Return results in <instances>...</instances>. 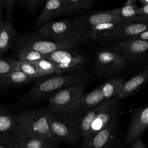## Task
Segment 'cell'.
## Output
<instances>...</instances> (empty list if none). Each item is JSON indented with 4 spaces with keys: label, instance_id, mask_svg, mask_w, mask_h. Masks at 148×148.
<instances>
[{
    "label": "cell",
    "instance_id": "cell-19",
    "mask_svg": "<svg viewBox=\"0 0 148 148\" xmlns=\"http://www.w3.org/2000/svg\"><path fill=\"white\" fill-rule=\"evenodd\" d=\"M118 102L101 112L94 121L91 128L90 134L87 138L101 130L106 125H108L110 123L115 120Z\"/></svg>",
    "mask_w": 148,
    "mask_h": 148
},
{
    "label": "cell",
    "instance_id": "cell-5",
    "mask_svg": "<svg viewBox=\"0 0 148 148\" xmlns=\"http://www.w3.org/2000/svg\"><path fill=\"white\" fill-rule=\"evenodd\" d=\"M46 57L54 65L55 73L57 75L78 72L86 62L85 56L75 49L56 51L46 55Z\"/></svg>",
    "mask_w": 148,
    "mask_h": 148
},
{
    "label": "cell",
    "instance_id": "cell-32",
    "mask_svg": "<svg viewBox=\"0 0 148 148\" xmlns=\"http://www.w3.org/2000/svg\"><path fill=\"white\" fill-rule=\"evenodd\" d=\"M0 148H11L8 134L0 135Z\"/></svg>",
    "mask_w": 148,
    "mask_h": 148
},
{
    "label": "cell",
    "instance_id": "cell-15",
    "mask_svg": "<svg viewBox=\"0 0 148 148\" xmlns=\"http://www.w3.org/2000/svg\"><path fill=\"white\" fill-rule=\"evenodd\" d=\"M66 0H49L38 16L35 26L44 25L60 16L65 14L66 9Z\"/></svg>",
    "mask_w": 148,
    "mask_h": 148
},
{
    "label": "cell",
    "instance_id": "cell-31",
    "mask_svg": "<svg viewBox=\"0 0 148 148\" xmlns=\"http://www.w3.org/2000/svg\"><path fill=\"white\" fill-rule=\"evenodd\" d=\"M16 0H2L3 7L6 9L8 14H10L17 3Z\"/></svg>",
    "mask_w": 148,
    "mask_h": 148
},
{
    "label": "cell",
    "instance_id": "cell-35",
    "mask_svg": "<svg viewBox=\"0 0 148 148\" xmlns=\"http://www.w3.org/2000/svg\"><path fill=\"white\" fill-rule=\"evenodd\" d=\"M8 139H9V143L10 145L11 148H22L12 137L10 133L8 134Z\"/></svg>",
    "mask_w": 148,
    "mask_h": 148
},
{
    "label": "cell",
    "instance_id": "cell-13",
    "mask_svg": "<svg viewBox=\"0 0 148 148\" xmlns=\"http://www.w3.org/2000/svg\"><path fill=\"white\" fill-rule=\"evenodd\" d=\"M118 102L119 100L116 97L111 99H105L98 105L91 109L86 113L82 120L77 125L80 137L83 138V140L88 137L92 124L97 116L103 110L112 106Z\"/></svg>",
    "mask_w": 148,
    "mask_h": 148
},
{
    "label": "cell",
    "instance_id": "cell-3",
    "mask_svg": "<svg viewBox=\"0 0 148 148\" xmlns=\"http://www.w3.org/2000/svg\"><path fill=\"white\" fill-rule=\"evenodd\" d=\"M51 114L47 107L24 111L17 115L16 118L18 124L40 136L51 144L57 141L53 136L49 126V119Z\"/></svg>",
    "mask_w": 148,
    "mask_h": 148
},
{
    "label": "cell",
    "instance_id": "cell-8",
    "mask_svg": "<svg viewBox=\"0 0 148 148\" xmlns=\"http://www.w3.org/2000/svg\"><path fill=\"white\" fill-rule=\"evenodd\" d=\"M147 29H148V19L138 17L130 21L120 23L112 30L98 36L95 40L117 42L132 39Z\"/></svg>",
    "mask_w": 148,
    "mask_h": 148
},
{
    "label": "cell",
    "instance_id": "cell-2",
    "mask_svg": "<svg viewBox=\"0 0 148 148\" xmlns=\"http://www.w3.org/2000/svg\"><path fill=\"white\" fill-rule=\"evenodd\" d=\"M88 75L83 72H76L43 79L39 82L25 95L23 103L31 104L38 102L55 92L79 83L87 82Z\"/></svg>",
    "mask_w": 148,
    "mask_h": 148
},
{
    "label": "cell",
    "instance_id": "cell-25",
    "mask_svg": "<svg viewBox=\"0 0 148 148\" xmlns=\"http://www.w3.org/2000/svg\"><path fill=\"white\" fill-rule=\"evenodd\" d=\"M66 9L65 14L72 15L82 13L95 4L94 0H66Z\"/></svg>",
    "mask_w": 148,
    "mask_h": 148
},
{
    "label": "cell",
    "instance_id": "cell-18",
    "mask_svg": "<svg viewBox=\"0 0 148 148\" xmlns=\"http://www.w3.org/2000/svg\"><path fill=\"white\" fill-rule=\"evenodd\" d=\"M148 81V65L137 73L131 79L127 81L121 92L116 96L119 101L134 93L143 84Z\"/></svg>",
    "mask_w": 148,
    "mask_h": 148
},
{
    "label": "cell",
    "instance_id": "cell-11",
    "mask_svg": "<svg viewBox=\"0 0 148 148\" xmlns=\"http://www.w3.org/2000/svg\"><path fill=\"white\" fill-rule=\"evenodd\" d=\"M112 49L119 52L127 61H135L148 53V40L128 39L113 42Z\"/></svg>",
    "mask_w": 148,
    "mask_h": 148
},
{
    "label": "cell",
    "instance_id": "cell-29",
    "mask_svg": "<svg viewBox=\"0 0 148 148\" xmlns=\"http://www.w3.org/2000/svg\"><path fill=\"white\" fill-rule=\"evenodd\" d=\"M16 69V61L0 58V78Z\"/></svg>",
    "mask_w": 148,
    "mask_h": 148
},
{
    "label": "cell",
    "instance_id": "cell-21",
    "mask_svg": "<svg viewBox=\"0 0 148 148\" xmlns=\"http://www.w3.org/2000/svg\"><path fill=\"white\" fill-rule=\"evenodd\" d=\"M32 79L23 72L14 69L6 76L0 78V90L9 87L20 86L29 82Z\"/></svg>",
    "mask_w": 148,
    "mask_h": 148
},
{
    "label": "cell",
    "instance_id": "cell-7",
    "mask_svg": "<svg viewBox=\"0 0 148 148\" xmlns=\"http://www.w3.org/2000/svg\"><path fill=\"white\" fill-rule=\"evenodd\" d=\"M127 60L117 51L101 49L95 56V71L99 76H110L120 72L125 67Z\"/></svg>",
    "mask_w": 148,
    "mask_h": 148
},
{
    "label": "cell",
    "instance_id": "cell-41",
    "mask_svg": "<svg viewBox=\"0 0 148 148\" xmlns=\"http://www.w3.org/2000/svg\"><path fill=\"white\" fill-rule=\"evenodd\" d=\"M146 65H148V61H147V64Z\"/></svg>",
    "mask_w": 148,
    "mask_h": 148
},
{
    "label": "cell",
    "instance_id": "cell-12",
    "mask_svg": "<svg viewBox=\"0 0 148 148\" xmlns=\"http://www.w3.org/2000/svg\"><path fill=\"white\" fill-rule=\"evenodd\" d=\"M10 135L22 148H43L50 146V143L42 137L32 133L18 124Z\"/></svg>",
    "mask_w": 148,
    "mask_h": 148
},
{
    "label": "cell",
    "instance_id": "cell-33",
    "mask_svg": "<svg viewBox=\"0 0 148 148\" xmlns=\"http://www.w3.org/2000/svg\"><path fill=\"white\" fill-rule=\"evenodd\" d=\"M138 17L148 19V5L142 6L138 9Z\"/></svg>",
    "mask_w": 148,
    "mask_h": 148
},
{
    "label": "cell",
    "instance_id": "cell-10",
    "mask_svg": "<svg viewBox=\"0 0 148 148\" xmlns=\"http://www.w3.org/2000/svg\"><path fill=\"white\" fill-rule=\"evenodd\" d=\"M49 123L52 135L57 140L71 145H76L80 138L77 125H72L62 120L59 116L51 114Z\"/></svg>",
    "mask_w": 148,
    "mask_h": 148
},
{
    "label": "cell",
    "instance_id": "cell-1",
    "mask_svg": "<svg viewBox=\"0 0 148 148\" xmlns=\"http://www.w3.org/2000/svg\"><path fill=\"white\" fill-rule=\"evenodd\" d=\"M95 40L94 33L88 30L82 34L67 36H50L35 32L22 37L18 43V48H31L47 55L56 51L73 49L86 43L88 40Z\"/></svg>",
    "mask_w": 148,
    "mask_h": 148
},
{
    "label": "cell",
    "instance_id": "cell-39",
    "mask_svg": "<svg viewBox=\"0 0 148 148\" xmlns=\"http://www.w3.org/2000/svg\"><path fill=\"white\" fill-rule=\"evenodd\" d=\"M2 24V18H0V27L1 26Z\"/></svg>",
    "mask_w": 148,
    "mask_h": 148
},
{
    "label": "cell",
    "instance_id": "cell-34",
    "mask_svg": "<svg viewBox=\"0 0 148 148\" xmlns=\"http://www.w3.org/2000/svg\"><path fill=\"white\" fill-rule=\"evenodd\" d=\"M132 39H139L142 40H148V29L136 35Z\"/></svg>",
    "mask_w": 148,
    "mask_h": 148
},
{
    "label": "cell",
    "instance_id": "cell-17",
    "mask_svg": "<svg viewBox=\"0 0 148 148\" xmlns=\"http://www.w3.org/2000/svg\"><path fill=\"white\" fill-rule=\"evenodd\" d=\"M116 126V119L105 128L84 140L82 148H106Z\"/></svg>",
    "mask_w": 148,
    "mask_h": 148
},
{
    "label": "cell",
    "instance_id": "cell-40",
    "mask_svg": "<svg viewBox=\"0 0 148 148\" xmlns=\"http://www.w3.org/2000/svg\"><path fill=\"white\" fill-rule=\"evenodd\" d=\"M43 148H50V146H46V147H43Z\"/></svg>",
    "mask_w": 148,
    "mask_h": 148
},
{
    "label": "cell",
    "instance_id": "cell-20",
    "mask_svg": "<svg viewBox=\"0 0 148 148\" xmlns=\"http://www.w3.org/2000/svg\"><path fill=\"white\" fill-rule=\"evenodd\" d=\"M16 38V32L9 20H6L0 27V56L8 50Z\"/></svg>",
    "mask_w": 148,
    "mask_h": 148
},
{
    "label": "cell",
    "instance_id": "cell-30",
    "mask_svg": "<svg viewBox=\"0 0 148 148\" xmlns=\"http://www.w3.org/2000/svg\"><path fill=\"white\" fill-rule=\"evenodd\" d=\"M44 0H21L18 3L29 13L35 12L43 3Z\"/></svg>",
    "mask_w": 148,
    "mask_h": 148
},
{
    "label": "cell",
    "instance_id": "cell-6",
    "mask_svg": "<svg viewBox=\"0 0 148 148\" xmlns=\"http://www.w3.org/2000/svg\"><path fill=\"white\" fill-rule=\"evenodd\" d=\"M87 84V82L79 83L63 88L51 95L47 107L51 114L60 116L66 108L84 94Z\"/></svg>",
    "mask_w": 148,
    "mask_h": 148
},
{
    "label": "cell",
    "instance_id": "cell-22",
    "mask_svg": "<svg viewBox=\"0 0 148 148\" xmlns=\"http://www.w3.org/2000/svg\"><path fill=\"white\" fill-rule=\"evenodd\" d=\"M138 9L135 0H128L121 7L113 10L121 21L125 22L136 19L138 17Z\"/></svg>",
    "mask_w": 148,
    "mask_h": 148
},
{
    "label": "cell",
    "instance_id": "cell-38",
    "mask_svg": "<svg viewBox=\"0 0 148 148\" xmlns=\"http://www.w3.org/2000/svg\"><path fill=\"white\" fill-rule=\"evenodd\" d=\"M3 4H2V0H0V18H1V11L3 8Z\"/></svg>",
    "mask_w": 148,
    "mask_h": 148
},
{
    "label": "cell",
    "instance_id": "cell-16",
    "mask_svg": "<svg viewBox=\"0 0 148 148\" xmlns=\"http://www.w3.org/2000/svg\"><path fill=\"white\" fill-rule=\"evenodd\" d=\"M75 21L81 28L87 29L104 23L123 22L115 15L113 9L85 15L76 18Z\"/></svg>",
    "mask_w": 148,
    "mask_h": 148
},
{
    "label": "cell",
    "instance_id": "cell-9",
    "mask_svg": "<svg viewBox=\"0 0 148 148\" xmlns=\"http://www.w3.org/2000/svg\"><path fill=\"white\" fill-rule=\"evenodd\" d=\"M88 29L81 28L75 19H65L57 21H49L38 30L41 34L50 36H74L83 34Z\"/></svg>",
    "mask_w": 148,
    "mask_h": 148
},
{
    "label": "cell",
    "instance_id": "cell-24",
    "mask_svg": "<svg viewBox=\"0 0 148 148\" xmlns=\"http://www.w3.org/2000/svg\"><path fill=\"white\" fill-rule=\"evenodd\" d=\"M17 125L16 116L9 111L0 108V135L11 133Z\"/></svg>",
    "mask_w": 148,
    "mask_h": 148
},
{
    "label": "cell",
    "instance_id": "cell-28",
    "mask_svg": "<svg viewBox=\"0 0 148 148\" xmlns=\"http://www.w3.org/2000/svg\"><path fill=\"white\" fill-rule=\"evenodd\" d=\"M16 69L32 79L39 77L35 62L16 61Z\"/></svg>",
    "mask_w": 148,
    "mask_h": 148
},
{
    "label": "cell",
    "instance_id": "cell-4",
    "mask_svg": "<svg viewBox=\"0 0 148 148\" xmlns=\"http://www.w3.org/2000/svg\"><path fill=\"white\" fill-rule=\"evenodd\" d=\"M104 100L105 99L99 86L89 92L84 94L58 116L68 124L78 125L91 109Z\"/></svg>",
    "mask_w": 148,
    "mask_h": 148
},
{
    "label": "cell",
    "instance_id": "cell-23",
    "mask_svg": "<svg viewBox=\"0 0 148 148\" xmlns=\"http://www.w3.org/2000/svg\"><path fill=\"white\" fill-rule=\"evenodd\" d=\"M126 82L123 78L116 77L109 79L100 86L105 100L116 97L121 92Z\"/></svg>",
    "mask_w": 148,
    "mask_h": 148
},
{
    "label": "cell",
    "instance_id": "cell-26",
    "mask_svg": "<svg viewBox=\"0 0 148 148\" xmlns=\"http://www.w3.org/2000/svg\"><path fill=\"white\" fill-rule=\"evenodd\" d=\"M17 57L18 61L25 62H35L37 61L46 57V55L43 54L31 48L23 47L18 49Z\"/></svg>",
    "mask_w": 148,
    "mask_h": 148
},
{
    "label": "cell",
    "instance_id": "cell-14",
    "mask_svg": "<svg viewBox=\"0 0 148 148\" xmlns=\"http://www.w3.org/2000/svg\"><path fill=\"white\" fill-rule=\"evenodd\" d=\"M148 126V105L141 108L133 116L127 133V143L135 142Z\"/></svg>",
    "mask_w": 148,
    "mask_h": 148
},
{
    "label": "cell",
    "instance_id": "cell-37",
    "mask_svg": "<svg viewBox=\"0 0 148 148\" xmlns=\"http://www.w3.org/2000/svg\"><path fill=\"white\" fill-rule=\"evenodd\" d=\"M139 2L142 4V6L148 5V0H139Z\"/></svg>",
    "mask_w": 148,
    "mask_h": 148
},
{
    "label": "cell",
    "instance_id": "cell-27",
    "mask_svg": "<svg viewBox=\"0 0 148 148\" xmlns=\"http://www.w3.org/2000/svg\"><path fill=\"white\" fill-rule=\"evenodd\" d=\"M39 77H43L55 73L56 69L53 64L46 57L35 62Z\"/></svg>",
    "mask_w": 148,
    "mask_h": 148
},
{
    "label": "cell",
    "instance_id": "cell-36",
    "mask_svg": "<svg viewBox=\"0 0 148 148\" xmlns=\"http://www.w3.org/2000/svg\"><path fill=\"white\" fill-rule=\"evenodd\" d=\"M130 148H145V146L141 139L138 138L135 141L134 143Z\"/></svg>",
    "mask_w": 148,
    "mask_h": 148
}]
</instances>
